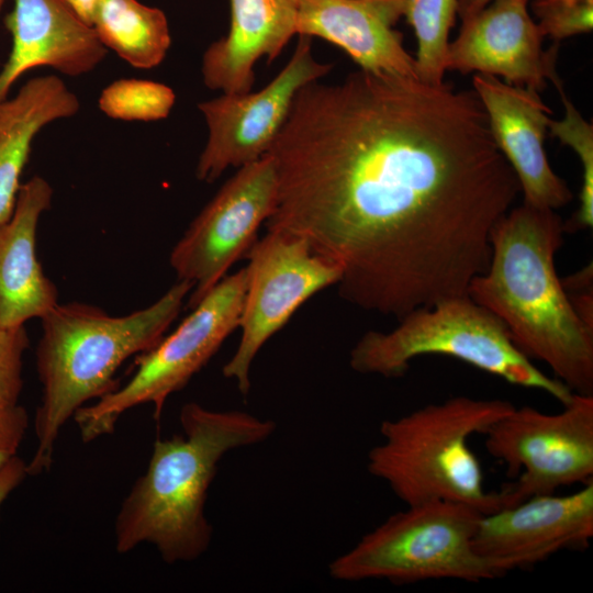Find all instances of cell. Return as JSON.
<instances>
[{
  "instance_id": "6da1fadb",
  "label": "cell",
  "mask_w": 593,
  "mask_h": 593,
  "mask_svg": "<svg viewBox=\"0 0 593 593\" xmlns=\"http://www.w3.org/2000/svg\"><path fill=\"white\" fill-rule=\"evenodd\" d=\"M266 154L267 231L305 239L343 299L398 320L468 294L521 192L475 92L413 77L305 85Z\"/></svg>"
},
{
  "instance_id": "7a4b0ae2",
  "label": "cell",
  "mask_w": 593,
  "mask_h": 593,
  "mask_svg": "<svg viewBox=\"0 0 593 593\" xmlns=\"http://www.w3.org/2000/svg\"><path fill=\"white\" fill-rule=\"evenodd\" d=\"M564 225L556 210L523 202L491 234V257L468 295L493 313L530 360L545 362L573 393L593 395V326L557 275Z\"/></svg>"
},
{
  "instance_id": "3957f363",
  "label": "cell",
  "mask_w": 593,
  "mask_h": 593,
  "mask_svg": "<svg viewBox=\"0 0 593 593\" xmlns=\"http://www.w3.org/2000/svg\"><path fill=\"white\" fill-rule=\"evenodd\" d=\"M182 435L157 438L145 472L123 500L114 523L115 549L153 545L169 564L190 562L210 547L204 510L221 459L268 439L275 422L243 411H214L195 402L179 414Z\"/></svg>"
},
{
  "instance_id": "277c9868",
  "label": "cell",
  "mask_w": 593,
  "mask_h": 593,
  "mask_svg": "<svg viewBox=\"0 0 593 593\" xmlns=\"http://www.w3.org/2000/svg\"><path fill=\"white\" fill-rule=\"evenodd\" d=\"M192 288L178 280L149 306L122 316L70 302L58 303L41 318L36 370L43 392L34 417L37 444L29 475L49 470L63 426L88 402L120 387L118 369L158 344Z\"/></svg>"
},
{
  "instance_id": "5b68a950",
  "label": "cell",
  "mask_w": 593,
  "mask_h": 593,
  "mask_svg": "<svg viewBox=\"0 0 593 593\" xmlns=\"http://www.w3.org/2000/svg\"><path fill=\"white\" fill-rule=\"evenodd\" d=\"M513 407L506 400L459 395L384 419L382 441L369 450L367 469L406 506L445 500L483 514L501 510L503 496L485 490L481 465L468 441Z\"/></svg>"
},
{
  "instance_id": "8992f818",
  "label": "cell",
  "mask_w": 593,
  "mask_h": 593,
  "mask_svg": "<svg viewBox=\"0 0 593 593\" xmlns=\"http://www.w3.org/2000/svg\"><path fill=\"white\" fill-rule=\"evenodd\" d=\"M443 355L502 378L506 382L544 391L567 404L573 392L540 371L512 342L503 323L468 294L418 307L389 332L369 331L349 354L353 370L399 378L419 356Z\"/></svg>"
},
{
  "instance_id": "52a82bcc",
  "label": "cell",
  "mask_w": 593,
  "mask_h": 593,
  "mask_svg": "<svg viewBox=\"0 0 593 593\" xmlns=\"http://www.w3.org/2000/svg\"><path fill=\"white\" fill-rule=\"evenodd\" d=\"M482 515L470 505L445 500L407 505L334 559L328 572L338 581L395 584L501 578L503 572L473 548Z\"/></svg>"
},
{
  "instance_id": "ba28073f",
  "label": "cell",
  "mask_w": 593,
  "mask_h": 593,
  "mask_svg": "<svg viewBox=\"0 0 593 593\" xmlns=\"http://www.w3.org/2000/svg\"><path fill=\"white\" fill-rule=\"evenodd\" d=\"M246 288V267L225 276L171 334L137 355L135 372L125 384L72 416L81 439L89 443L111 434L125 412L143 404L154 406L158 421L167 399L183 389L238 328Z\"/></svg>"
},
{
  "instance_id": "9c48e42d",
  "label": "cell",
  "mask_w": 593,
  "mask_h": 593,
  "mask_svg": "<svg viewBox=\"0 0 593 593\" xmlns=\"http://www.w3.org/2000/svg\"><path fill=\"white\" fill-rule=\"evenodd\" d=\"M485 448L506 466L504 507L593 480V395L573 393L559 413L513 407L484 433Z\"/></svg>"
},
{
  "instance_id": "30bf717a",
  "label": "cell",
  "mask_w": 593,
  "mask_h": 593,
  "mask_svg": "<svg viewBox=\"0 0 593 593\" xmlns=\"http://www.w3.org/2000/svg\"><path fill=\"white\" fill-rule=\"evenodd\" d=\"M247 288L235 354L223 376L236 381L243 395L250 389V368L262 346L294 312L321 290L337 284L339 269L315 254L299 236L267 231L247 251Z\"/></svg>"
},
{
  "instance_id": "8fae6325",
  "label": "cell",
  "mask_w": 593,
  "mask_h": 593,
  "mask_svg": "<svg viewBox=\"0 0 593 593\" xmlns=\"http://www.w3.org/2000/svg\"><path fill=\"white\" fill-rule=\"evenodd\" d=\"M276 198V169L265 154L240 166L191 222L169 258L178 280L193 284L190 309L247 254L258 228L271 215Z\"/></svg>"
},
{
  "instance_id": "7c38bea8",
  "label": "cell",
  "mask_w": 593,
  "mask_h": 593,
  "mask_svg": "<svg viewBox=\"0 0 593 593\" xmlns=\"http://www.w3.org/2000/svg\"><path fill=\"white\" fill-rule=\"evenodd\" d=\"M332 68V64L314 58L311 37L299 36L287 65L262 89L222 93L200 102L208 139L197 164V178L213 182L227 168L262 157L284 124L299 90Z\"/></svg>"
},
{
  "instance_id": "4fadbf2b",
  "label": "cell",
  "mask_w": 593,
  "mask_h": 593,
  "mask_svg": "<svg viewBox=\"0 0 593 593\" xmlns=\"http://www.w3.org/2000/svg\"><path fill=\"white\" fill-rule=\"evenodd\" d=\"M593 538V480L567 495L541 494L484 514L473 548L503 574L526 569Z\"/></svg>"
},
{
  "instance_id": "5bb4252c",
  "label": "cell",
  "mask_w": 593,
  "mask_h": 593,
  "mask_svg": "<svg viewBox=\"0 0 593 593\" xmlns=\"http://www.w3.org/2000/svg\"><path fill=\"white\" fill-rule=\"evenodd\" d=\"M529 0H493L461 21L449 42L446 70L486 74L506 83L540 92L556 71L558 44L545 51L542 38L528 11Z\"/></svg>"
},
{
  "instance_id": "9a60e30c",
  "label": "cell",
  "mask_w": 593,
  "mask_h": 593,
  "mask_svg": "<svg viewBox=\"0 0 593 593\" xmlns=\"http://www.w3.org/2000/svg\"><path fill=\"white\" fill-rule=\"evenodd\" d=\"M472 85L493 141L518 180L524 203L551 210L567 205L573 194L548 161L545 138L551 110L539 92L479 72Z\"/></svg>"
},
{
  "instance_id": "2e32d148",
  "label": "cell",
  "mask_w": 593,
  "mask_h": 593,
  "mask_svg": "<svg viewBox=\"0 0 593 593\" xmlns=\"http://www.w3.org/2000/svg\"><path fill=\"white\" fill-rule=\"evenodd\" d=\"M405 8L406 0H298L295 32L338 46L361 70L418 78L395 29Z\"/></svg>"
},
{
  "instance_id": "e0dca14e",
  "label": "cell",
  "mask_w": 593,
  "mask_h": 593,
  "mask_svg": "<svg viewBox=\"0 0 593 593\" xmlns=\"http://www.w3.org/2000/svg\"><path fill=\"white\" fill-rule=\"evenodd\" d=\"M5 26L12 47L0 70V101L27 70L51 67L76 77L93 70L107 55L93 27L61 0H14Z\"/></svg>"
},
{
  "instance_id": "ac0fdd59",
  "label": "cell",
  "mask_w": 593,
  "mask_h": 593,
  "mask_svg": "<svg viewBox=\"0 0 593 593\" xmlns=\"http://www.w3.org/2000/svg\"><path fill=\"white\" fill-rule=\"evenodd\" d=\"M53 188L34 176L22 183L13 212L0 223V326L19 327L42 318L58 304V291L36 256L41 215L49 209Z\"/></svg>"
},
{
  "instance_id": "d6986e66",
  "label": "cell",
  "mask_w": 593,
  "mask_h": 593,
  "mask_svg": "<svg viewBox=\"0 0 593 593\" xmlns=\"http://www.w3.org/2000/svg\"><path fill=\"white\" fill-rule=\"evenodd\" d=\"M231 24L202 58L204 85L223 93H244L255 83V65L276 59L296 35L298 0H230Z\"/></svg>"
},
{
  "instance_id": "ffe728a7",
  "label": "cell",
  "mask_w": 593,
  "mask_h": 593,
  "mask_svg": "<svg viewBox=\"0 0 593 593\" xmlns=\"http://www.w3.org/2000/svg\"><path fill=\"white\" fill-rule=\"evenodd\" d=\"M79 108L78 97L54 75L32 78L14 97L0 101V223L13 212L37 133L52 122L74 116Z\"/></svg>"
},
{
  "instance_id": "44dd1931",
  "label": "cell",
  "mask_w": 593,
  "mask_h": 593,
  "mask_svg": "<svg viewBox=\"0 0 593 593\" xmlns=\"http://www.w3.org/2000/svg\"><path fill=\"white\" fill-rule=\"evenodd\" d=\"M91 26L105 48L138 69L158 66L171 44L164 11L138 0H102Z\"/></svg>"
},
{
  "instance_id": "7402d4cb",
  "label": "cell",
  "mask_w": 593,
  "mask_h": 593,
  "mask_svg": "<svg viewBox=\"0 0 593 593\" xmlns=\"http://www.w3.org/2000/svg\"><path fill=\"white\" fill-rule=\"evenodd\" d=\"M404 16L417 40L414 58L418 79L441 85L449 34L457 16V0H406Z\"/></svg>"
},
{
  "instance_id": "603a6c76",
  "label": "cell",
  "mask_w": 593,
  "mask_h": 593,
  "mask_svg": "<svg viewBox=\"0 0 593 593\" xmlns=\"http://www.w3.org/2000/svg\"><path fill=\"white\" fill-rule=\"evenodd\" d=\"M556 87L566 112L561 120H551L548 130L563 145L572 148L582 167L579 208L573 216L563 223L564 232L570 233L591 228L593 225V127L567 98L562 83L559 82Z\"/></svg>"
},
{
  "instance_id": "cb8c5ba5",
  "label": "cell",
  "mask_w": 593,
  "mask_h": 593,
  "mask_svg": "<svg viewBox=\"0 0 593 593\" xmlns=\"http://www.w3.org/2000/svg\"><path fill=\"white\" fill-rule=\"evenodd\" d=\"M176 102L174 90L146 79H119L100 93L98 104L109 118L122 121H158L166 119Z\"/></svg>"
},
{
  "instance_id": "d4e9b609",
  "label": "cell",
  "mask_w": 593,
  "mask_h": 593,
  "mask_svg": "<svg viewBox=\"0 0 593 593\" xmlns=\"http://www.w3.org/2000/svg\"><path fill=\"white\" fill-rule=\"evenodd\" d=\"M530 8L541 35L556 43L592 31L593 0H533Z\"/></svg>"
},
{
  "instance_id": "484cf974",
  "label": "cell",
  "mask_w": 593,
  "mask_h": 593,
  "mask_svg": "<svg viewBox=\"0 0 593 593\" xmlns=\"http://www.w3.org/2000/svg\"><path fill=\"white\" fill-rule=\"evenodd\" d=\"M29 336L23 326H0V412L19 404Z\"/></svg>"
},
{
  "instance_id": "4316f807",
  "label": "cell",
  "mask_w": 593,
  "mask_h": 593,
  "mask_svg": "<svg viewBox=\"0 0 593 593\" xmlns=\"http://www.w3.org/2000/svg\"><path fill=\"white\" fill-rule=\"evenodd\" d=\"M27 427L29 415L22 405L0 412V469L16 456Z\"/></svg>"
},
{
  "instance_id": "83f0119b",
  "label": "cell",
  "mask_w": 593,
  "mask_h": 593,
  "mask_svg": "<svg viewBox=\"0 0 593 593\" xmlns=\"http://www.w3.org/2000/svg\"><path fill=\"white\" fill-rule=\"evenodd\" d=\"M29 475L27 463L18 455L0 469V507Z\"/></svg>"
},
{
  "instance_id": "f1b7e54d",
  "label": "cell",
  "mask_w": 593,
  "mask_h": 593,
  "mask_svg": "<svg viewBox=\"0 0 593 593\" xmlns=\"http://www.w3.org/2000/svg\"><path fill=\"white\" fill-rule=\"evenodd\" d=\"M83 22L91 25L94 13L102 0H61Z\"/></svg>"
},
{
  "instance_id": "f546056e",
  "label": "cell",
  "mask_w": 593,
  "mask_h": 593,
  "mask_svg": "<svg viewBox=\"0 0 593 593\" xmlns=\"http://www.w3.org/2000/svg\"><path fill=\"white\" fill-rule=\"evenodd\" d=\"M491 1L493 0H457V15L462 21L479 12Z\"/></svg>"
},
{
  "instance_id": "4dcf8cb0",
  "label": "cell",
  "mask_w": 593,
  "mask_h": 593,
  "mask_svg": "<svg viewBox=\"0 0 593 593\" xmlns=\"http://www.w3.org/2000/svg\"><path fill=\"white\" fill-rule=\"evenodd\" d=\"M2 3H3V0H0V9H1Z\"/></svg>"
}]
</instances>
